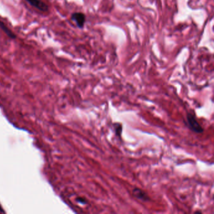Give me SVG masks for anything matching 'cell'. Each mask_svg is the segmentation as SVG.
Instances as JSON below:
<instances>
[{"label":"cell","instance_id":"cell-1","mask_svg":"<svg viewBox=\"0 0 214 214\" xmlns=\"http://www.w3.org/2000/svg\"><path fill=\"white\" fill-rule=\"evenodd\" d=\"M187 119L188 127L191 131H193L196 133H202L203 131V129L202 127V126L197 121L194 115L188 113L187 116Z\"/></svg>","mask_w":214,"mask_h":214},{"label":"cell","instance_id":"cell-2","mask_svg":"<svg viewBox=\"0 0 214 214\" xmlns=\"http://www.w3.org/2000/svg\"><path fill=\"white\" fill-rule=\"evenodd\" d=\"M71 20L76 23L78 28H82L86 22V15L80 12L74 13L71 15Z\"/></svg>","mask_w":214,"mask_h":214},{"label":"cell","instance_id":"cell-3","mask_svg":"<svg viewBox=\"0 0 214 214\" xmlns=\"http://www.w3.org/2000/svg\"><path fill=\"white\" fill-rule=\"evenodd\" d=\"M26 1L33 7L39 9L42 11H47L49 10V6L41 0H26Z\"/></svg>","mask_w":214,"mask_h":214},{"label":"cell","instance_id":"cell-4","mask_svg":"<svg viewBox=\"0 0 214 214\" xmlns=\"http://www.w3.org/2000/svg\"><path fill=\"white\" fill-rule=\"evenodd\" d=\"M133 195L136 199L142 200L143 202H148L150 200V197H148V195L144 191L140 189V188H134L133 190Z\"/></svg>","mask_w":214,"mask_h":214},{"label":"cell","instance_id":"cell-5","mask_svg":"<svg viewBox=\"0 0 214 214\" xmlns=\"http://www.w3.org/2000/svg\"><path fill=\"white\" fill-rule=\"evenodd\" d=\"M0 28H1V29L6 34V35L10 38V39H15L16 38H17V35H16L13 32H12V31L9 30L1 21H0Z\"/></svg>","mask_w":214,"mask_h":214},{"label":"cell","instance_id":"cell-6","mask_svg":"<svg viewBox=\"0 0 214 214\" xmlns=\"http://www.w3.org/2000/svg\"><path fill=\"white\" fill-rule=\"evenodd\" d=\"M114 128L115 131V133L116 136H121L122 131V127L121 123H114Z\"/></svg>","mask_w":214,"mask_h":214},{"label":"cell","instance_id":"cell-7","mask_svg":"<svg viewBox=\"0 0 214 214\" xmlns=\"http://www.w3.org/2000/svg\"><path fill=\"white\" fill-rule=\"evenodd\" d=\"M75 200H76L78 203H80L81 204H86L87 203V200L82 197H77V199H75Z\"/></svg>","mask_w":214,"mask_h":214},{"label":"cell","instance_id":"cell-8","mask_svg":"<svg viewBox=\"0 0 214 214\" xmlns=\"http://www.w3.org/2000/svg\"><path fill=\"white\" fill-rule=\"evenodd\" d=\"M0 211H1V212H3V209H2V207H1V205H0Z\"/></svg>","mask_w":214,"mask_h":214}]
</instances>
